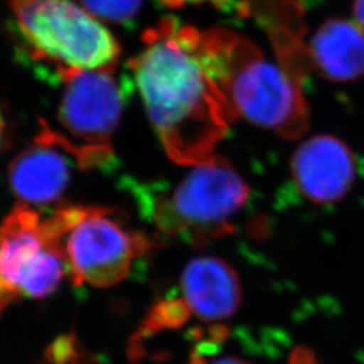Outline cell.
Here are the masks:
<instances>
[{"mask_svg":"<svg viewBox=\"0 0 364 364\" xmlns=\"http://www.w3.org/2000/svg\"><path fill=\"white\" fill-rule=\"evenodd\" d=\"M201 31L168 16L142 36L129 68L166 154L180 165L213 156L232 117L200 48Z\"/></svg>","mask_w":364,"mask_h":364,"instance_id":"obj_1","label":"cell"},{"mask_svg":"<svg viewBox=\"0 0 364 364\" xmlns=\"http://www.w3.org/2000/svg\"><path fill=\"white\" fill-rule=\"evenodd\" d=\"M200 48L232 120L296 139L309 127V108L287 68L267 61L250 39L225 28L201 31Z\"/></svg>","mask_w":364,"mask_h":364,"instance_id":"obj_2","label":"cell"},{"mask_svg":"<svg viewBox=\"0 0 364 364\" xmlns=\"http://www.w3.org/2000/svg\"><path fill=\"white\" fill-rule=\"evenodd\" d=\"M134 196L161 234L204 246L232 232L231 220L245 207L250 186L225 158L213 154L180 181L134 186Z\"/></svg>","mask_w":364,"mask_h":364,"instance_id":"obj_3","label":"cell"},{"mask_svg":"<svg viewBox=\"0 0 364 364\" xmlns=\"http://www.w3.org/2000/svg\"><path fill=\"white\" fill-rule=\"evenodd\" d=\"M30 57L64 78L117 68L120 46L111 31L70 0H9Z\"/></svg>","mask_w":364,"mask_h":364,"instance_id":"obj_4","label":"cell"},{"mask_svg":"<svg viewBox=\"0 0 364 364\" xmlns=\"http://www.w3.org/2000/svg\"><path fill=\"white\" fill-rule=\"evenodd\" d=\"M57 209L41 215L18 204L0 223V316L15 302L43 299L69 274Z\"/></svg>","mask_w":364,"mask_h":364,"instance_id":"obj_5","label":"cell"},{"mask_svg":"<svg viewBox=\"0 0 364 364\" xmlns=\"http://www.w3.org/2000/svg\"><path fill=\"white\" fill-rule=\"evenodd\" d=\"M65 85L57 112L63 132L42 123L43 138L61 146L84 168L105 166L114 151L109 144L122 117L126 90L112 69L80 70L61 81Z\"/></svg>","mask_w":364,"mask_h":364,"instance_id":"obj_6","label":"cell"},{"mask_svg":"<svg viewBox=\"0 0 364 364\" xmlns=\"http://www.w3.org/2000/svg\"><path fill=\"white\" fill-rule=\"evenodd\" d=\"M57 210L64 230L69 275L77 285L115 287L129 275L134 260L150 247L144 234L123 227L111 209L63 207Z\"/></svg>","mask_w":364,"mask_h":364,"instance_id":"obj_7","label":"cell"},{"mask_svg":"<svg viewBox=\"0 0 364 364\" xmlns=\"http://www.w3.org/2000/svg\"><path fill=\"white\" fill-rule=\"evenodd\" d=\"M299 193L317 205L335 204L351 191L356 161L351 149L333 135H314L299 144L290 159Z\"/></svg>","mask_w":364,"mask_h":364,"instance_id":"obj_8","label":"cell"},{"mask_svg":"<svg viewBox=\"0 0 364 364\" xmlns=\"http://www.w3.org/2000/svg\"><path fill=\"white\" fill-rule=\"evenodd\" d=\"M181 299L200 320L223 321L234 316L242 304L240 279L225 260L200 257L182 273Z\"/></svg>","mask_w":364,"mask_h":364,"instance_id":"obj_9","label":"cell"},{"mask_svg":"<svg viewBox=\"0 0 364 364\" xmlns=\"http://www.w3.org/2000/svg\"><path fill=\"white\" fill-rule=\"evenodd\" d=\"M65 150L38 135L36 144L14 158L9 182L21 204L46 205L65 192L70 177Z\"/></svg>","mask_w":364,"mask_h":364,"instance_id":"obj_10","label":"cell"},{"mask_svg":"<svg viewBox=\"0 0 364 364\" xmlns=\"http://www.w3.org/2000/svg\"><path fill=\"white\" fill-rule=\"evenodd\" d=\"M308 61L323 77L348 82L364 76V33L347 19L331 18L314 33Z\"/></svg>","mask_w":364,"mask_h":364,"instance_id":"obj_11","label":"cell"},{"mask_svg":"<svg viewBox=\"0 0 364 364\" xmlns=\"http://www.w3.org/2000/svg\"><path fill=\"white\" fill-rule=\"evenodd\" d=\"M191 316L192 312L181 297H169L159 301L150 309L136 336L132 338L134 344L131 346V355L134 356L144 338H151L165 331L180 328L191 318Z\"/></svg>","mask_w":364,"mask_h":364,"instance_id":"obj_12","label":"cell"},{"mask_svg":"<svg viewBox=\"0 0 364 364\" xmlns=\"http://www.w3.org/2000/svg\"><path fill=\"white\" fill-rule=\"evenodd\" d=\"M84 9L96 18L123 25L130 22L141 11L144 0H80Z\"/></svg>","mask_w":364,"mask_h":364,"instance_id":"obj_13","label":"cell"},{"mask_svg":"<svg viewBox=\"0 0 364 364\" xmlns=\"http://www.w3.org/2000/svg\"><path fill=\"white\" fill-rule=\"evenodd\" d=\"M225 336V329L216 326L209 331V335L205 338H201L195 350L191 355L189 364H251L245 359L236 356H220L218 355L216 344L223 341Z\"/></svg>","mask_w":364,"mask_h":364,"instance_id":"obj_14","label":"cell"},{"mask_svg":"<svg viewBox=\"0 0 364 364\" xmlns=\"http://www.w3.org/2000/svg\"><path fill=\"white\" fill-rule=\"evenodd\" d=\"M46 356L52 363L78 364L84 358V351L80 348L77 338L69 335L57 338Z\"/></svg>","mask_w":364,"mask_h":364,"instance_id":"obj_15","label":"cell"},{"mask_svg":"<svg viewBox=\"0 0 364 364\" xmlns=\"http://www.w3.org/2000/svg\"><path fill=\"white\" fill-rule=\"evenodd\" d=\"M290 364H317L312 352L306 348H299L293 352Z\"/></svg>","mask_w":364,"mask_h":364,"instance_id":"obj_16","label":"cell"},{"mask_svg":"<svg viewBox=\"0 0 364 364\" xmlns=\"http://www.w3.org/2000/svg\"><path fill=\"white\" fill-rule=\"evenodd\" d=\"M353 15H355L356 25L360 27L364 33V0H355Z\"/></svg>","mask_w":364,"mask_h":364,"instance_id":"obj_17","label":"cell"},{"mask_svg":"<svg viewBox=\"0 0 364 364\" xmlns=\"http://www.w3.org/2000/svg\"><path fill=\"white\" fill-rule=\"evenodd\" d=\"M164 6L170 7V9H180L186 3H200L203 0H161Z\"/></svg>","mask_w":364,"mask_h":364,"instance_id":"obj_18","label":"cell"},{"mask_svg":"<svg viewBox=\"0 0 364 364\" xmlns=\"http://www.w3.org/2000/svg\"><path fill=\"white\" fill-rule=\"evenodd\" d=\"M3 127H4V120L0 114V141H1V135H3Z\"/></svg>","mask_w":364,"mask_h":364,"instance_id":"obj_19","label":"cell"}]
</instances>
